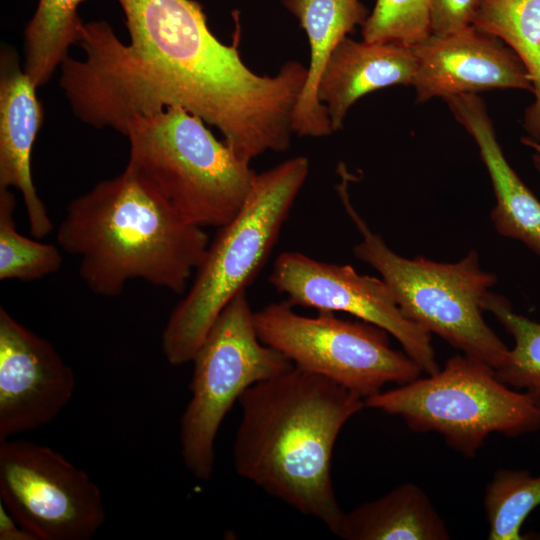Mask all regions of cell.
Segmentation results:
<instances>
[{
  "mask_svg": "<svg viewBox=\"0 0 540 540\" xmlns=\"http://www.w3.org/2000/svg\"><path fill=\"white\" fill-rule=\"evenodd\" d=\"M309 168L307 157L296 156L256 174L242 207L219 227L166 322L161 346L171 365L192 362L222 310L261 271Z\"/></svg>",
  "mask_w": 540,
  "mask_h": 540,
  "instance_id": "obj_4",
  "label": "cell"
},
{
  "mask_svg": "<svg viewBox=\"0 0 540 540\" xmlns=\"http://www.w3.org/2000/svg\"><path fill=\"white\" fill-rule=\"evenodd\" d=\"M410 48L417 63L412 86L418 102L493 89L533 90L513 50L474 25L448 35L430 34Z\"/></svg>",
  "mask_w": 540,
  "mask_h": 540,
  "instance_id": "obj_13",
  "label": "cell"
},
{
  "mask_svg": "<svg viewBox=\"0 0 540 540\" xmlns=\"http://www.w3.org/2000/svg\"><path fill=\"white\" fill-rule=\"evenodd\" d=\"M36 88L16 52L4 47L0 56V188L21 193L30 232L40 239L53 230V223L31 173V152L43 121Z\"/></svg>",
  "mask_w": 540,
  "mask_h": 540,
  "instance_id": "obj_14",
  "label": "cell"
},
{
  "mask_svg": "<svg viewBox=\"0 0 540 540\" xmlns=\"http://www.w3.org/2000/svg\"><path fill=\"white\" fill-rule=\"evenodd\" d=\"M521 142L532 150V159L535 167L540 172V140H535L530 137H522Z\"/></svg>",
  "mask_w": 540,
  "mask_h": 540,
  "instance_id": "obj_27",
  "label": "cell"
},
{
  "mask_svg": "<svg viewBox=\"0 0 540 540\" xmlns=\"http://www.w3.org/2000/svg\"><path fill=\"white\" fill-rule=\"evenodd\" d=\"M514 339L505 363L495 370L509 387L523 389L540 407V323L516 313L503 296L490 292L484 304Z\"/></svg>",
  "mask_w": 540,
  "mask_h": 540,
  "instance_id": "obj_21",
  "label": "cell"
},
{
  "mask_svg": "<svg viewBox=\"0 0 540 540\" xmlns=\"http://www.w3.org/2000/svg\"><path fill=\"white\" fill-rule=\"evenodd\" d=\"M181 106L135 117L127 126V167L187 222L221 227L238 213L256 172Z\"/></svg>",
  "mask_w": 540,
  "mask_h": 540,
  "instance_id": "obj_5",
  "label": "cell"
},
{
  "mask_svg": "<svg viewBox=\"0 0 540 540\" xmlns=\"http://www.w3.org/2000/svg\"><path fill=\"white\" fill-rule=\"evenodd\" d=\"M416 67L410 47L345 37L329 57L317 88L332 132L343 128L347 112L362 96L389 86L412 85Z\"/></svg>",
  "mask_w": 540,
  "mask_h": 540,
  "instance_id": "obj_16",
  "label": "cell"
},
{
  "mask_svg": "<svg viewBox=\"0 0 540 540\" xmlns=\"http://www.w3.org/2000/svg\"><path fill=\"white\" fill-rule=\"evenodd\" d=\"M473 25L503 41L524 65L534 99L523 127L528 137L540 140V0H483Z\"/></svg>",
  "mask_w": 540,
  "mask_h": 540,
  "instance_id": "obj_19",
  "label": "cell"
},
{
  "mask_svg": "<svg viewBox=\"0 0 540 540\" xmlns=\"http://www.w3.org/2000/svg\"><path fill=\"white\" fill-rule=\"evenodd\" d=\"M15 210L11 189L0 188V280L29 282L58 272L63 264L60 247L19 233Z\"/></svg>",
  "mask_w": 540,
  "mask_h": 540,
  "instance_id": "obj_23",
  "label": "cell"
},
{
  "mask_svg": "<svg viewBox=\"0 0 540 540\" xmlns=\"http://www.w3.org/2000/svg\"><path fill=\"white\" fill-rule=\"evenodd\" d=\"M132 48L148 63L172 106L216 127L235 155L249 162L290 147L292 114L308 68L288 61L259 75L232 45L210 31L194 0H118Z\"/></svg>",
  "mask_w": 540,
  "mask_h": 540,
  "instance_id": "obj_1",
  "label": "cell"
},
{
  "mask_svg": "<svg viewBox=\"0 0 540 540\" xmlns=\"http://www.w3.org/2000/svg\"><path fill=\"white\" fill-rule=\"evenodd\" d=\"M57 243L86 287L112 298L137 279L183 295L210 242L126 166L69 202Z\"/></svg>",
  "mask_w": 540,
  "mask_h": 540,
  "instance_id": "obj_3",
  "label": "cell"
},
{
  "mask_svg": "<svg viewBox=\"0 0 540 540\" xmlns=\"http://www.w3.org/2000/svg\"><path fill=\"white\" fill-rule=\"evenodd\" d=\"M365 407L401 417L416 432H435L455 451L474 457L492 433L519 436L540 430V407L501 382L495 369L455 355L426 377L380 391Z\"/></svg>",
  "mask_w": 540,
  "mask_h": 540,
  "instance_id": "obj_7",
  "label": "cell"
},
{
  "mask_svg": "<svg viewBox=\"0 0 540 540\" xmlns=\"http://www.w3.org/2000/svg\"><path fill=\"white\" fill-rule=\"evenodd\" d=\"M540 507V476L527 470L498 469L487 484L484 508L489 540H522V525Z\"/></svg>",
  "mask_w": 540,
  "mask_h": 540,
  "instance_id": "obj_22",
  "label": "cell"
},
{
  "mask_svg": "<svg viewBox=\"0 0 540 540\" xmlns=\"http://www.w3.org/2000/svg\"><path fill=\"white\" fill-rule=\"evenodd\" d=\"M76 386L54 346L0 307V441L51 422Z\"/></svg>",
  "mask_w": 540,
  "mask_h": 540,
  "instance_id": "obj_12",
  "label": "cell"
},
{
  "mask_svg": "<svg viewBox=\"0 0 540 540\" xmlns=\"http://www.w3.org/2000/svg\"><path fill=\"white\" fill-rule=\"evenodd\" d=\"M85 0H39L25 29L24 70L36 87L47 83L78 44L83 21L78 15Z\"/></svg>",
  "mask_w": 540,
  "mask_h": 540,
  "instance_id": "obj_20",
  "label": "cell"
},
{
  "mask_svg": "<svg viewBox=\"0 0 540 540\" xmlns=\"http://www.w3.org/2000/svg\"><path fill=\"white\" fill-rule=\"evenodd\" d=\"M0 540H38L0 502Z\"/></svg>",
  "mask_w": 540,
  "mask_h": 540,
  "instance_id": "obj_26",
  "label": "cell"
},
{
  "mask_svg": "<svg viewBox=\"0 0 540 540\" xmlns=\"http://www.w3.org/2000/svg\"><path fill=\"white\" fill-rule=\"evenodd\" d=\"M430 34V0H376L362 24L368 42L412 47Z\"/></svg>",
  "mask_w": 540,
  "mask_h": 540,
  "instance_id": "obj_24",
  "label": "cell"
},
{
  "mask_svg": "<svg viewBox=\"0 0 540 540\" xmlns=\"http://www.w3.org/2000/svg\"><path fill=\"white\" fill-rule=\"evenodd\" d=\"M0 502L38 540H88L105 522L89 475L28 440L0 441Z\"/></svg>",
  "mask_w": 540,
  "mask_h": 540,
  "instance_id": "obj_10",
  "label": "cell"
},
{
  "mask_svg": "<svg viewBox=\"0 0 540 540\" xmlns=\"http://www.w3.org/2000/svg\"><path fill=\"white\" fill-rule=\"evenodd\" d=\"M483 0H430V30L448 35L473 25Z\"/></svg>",
  "mask_w": 540,
  "mask_h": 540,
  "instance_id": "obj_25",
  "label": "cell"
},
{
  "mask_svg": "<svg viewBox=\"0 0 540 540\" xmlns=\"http://www.w3.org/2000/svg\"><path fill=\"white\" fill-rule=\"evenodd\" d=\"M246 290L217 317L192 362L191 397L180 420L181 456L197 479L210 480L215 439L233 404L246 389L293 366L281 352L263 344L256 332Z\"/></svg>",
  "mask_w": 540,
  "mask_h": 540,
  "instance_id": "obj_8",
  "label": "cell"
},
{
  "mask_svg": "<svg viewBox=\"0 0 540 540\" xmlns=\"http://www.w3.org/2000/svg\"><path fill=\"white\" fill-rule=\"evenodd\" d=\"M346 540H448L445 521L428 495L404 483L344 513L337 534Z\"/></svg>",
  "mask_w": 540,
  "mask_h": 540,
  "instance_id": "obj_18",
  "label": "cell"
},
{
  "mask_svg": "<svg viewBox=\"0 0 540 540\" xmlns=\"http://www.w3.org/2000/svg\"><path fill=\"white\" fill-rule=\"evenodd\" d=\"M238 402L236 473L337 535L345 512L334 492L332 454L364 398L293 365L246 389Z\"/></svg>",
  "mask_w": 540,
  "mask_h": 540,
  "instance_id": "obj_2",
  "label": "cell"
},
{
  "mask_svg": "<svg viewBox=\"0 0 540 540\" xmlns=\"http://www.w3.org/2000/svg\"><path fill=\"white\" fill-rule=\"evenodd\" d=\"M292 308L287 301L271 303L254 312L253 321L260 341L294 366L327 377L364 400L387 383L402 385L420 377V367L390 347L384 329L330 311L309 317Z\"/></svg>",
  "mask_w": 540,
  "mask_h": 540,
  "instance_id": "obj_9",
  "label": "cell"
},
{
  "mask_svg": "<svg viewBox=\"0 0 540 540\" xmlns=\"http://www.w3.org/2000/svg\"><path fill=\"white\" fill-rule=\"evenodd\" d=\"M340 194L348 215L362 235V240L353 248L355 257L381 275L401 312L463 354L495 370L502 366L509 349L482 315L496 277L482 269L477 252L469 251L455 263L400 256L379 234L371 231L351 205L344 187Z\"/></svg>",
  "mask_w": 540,
  "mask_h": 540,
  "instance_id": "obj_6",
  "label": "cell"
},
{
  "mask_svg": "<svg viewBox=\"0 0 540 540\" xmlns=\"http://www.w3.org/2000/svg\"><path fill=\"white\" fill-rule=\"evenodd\" d=\"M269 282L291 306L351 314L392 335L425 374L440 369L431 334L401 312L382 279L290 251L276 258Z\"/></svg>",
  "mask_w": 540,
  "mask_h": 540,
  "instance_id": "obj_11",
  "label": "cell"
},
{
  "mask_svg": "<svg viewBox=\"0 0 540 540\" xmlns=\"http://www.w3.org/2000/svg\"><path fill=\"white\" fill-rule=\"evenodd\" d=\"M478 147L495 196L491 220L497 232L540 256V201L507 161L485 102L478 94L444 99Z\"/></svg>",
  "mask_w": 540,
  "mask_h": 540,
  "instance_id": "obj_15",
  "label": "cell"
},
{
  "mask_svg": "<svg viewBox=\"0 0 540 540\" xmlns=\"http://www.w3.org/2000/svg\"><path fill=\"white\" fill-rule=\"evenodd\" d=\"M299 21L310 46L307 79L292 114V131L300 137H323L332 132L317 88L326 63L337 45L362 25L368 13L360 0H282Z\"/></svg>",
  "mask_w": 540,
  "mask_h": 540,
  "instance_id": "obj_17",
  "label": "cell"
}]
</instances>
